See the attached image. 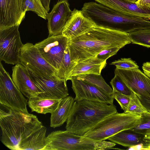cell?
Wrapping results in <instances>:
<instances>
[{
  "label": "cell",
  "instance_id": "12",
  "mask_svg": "<svg viewBox=\"0 0 150 150\" xmlns=\"http://www.w3.org/2000/svg\"><path fill=\"white\" fill-rule=\"evenodd\" d=\"M114 73L139 98L150 99V78L139 68L123 69L116 68Z\"/></svg>",
  "mask_w": 150,
  "mask_h": 150
},
{
  "label": "cell",
  "instance_id": "33",
  "mask_svg": "<svg viewBox=\"0 0 150 150\" xmlns=\"http://www.w3.org/2000/svg\"><path fill=\"white\" fill-rule=\"evenodd\" d=\"M128 150H150L149 146H146L143 143H140L129 147Z\"/></svg>",
  "mask_w": 150,
  "mask_h": 150
},
{
  "label": "cell",
  "instance_id": "2",
  "mask_svg": "<svg viewBox=\"0 0 150 150\" xmlns=\"http://www.w3.org/2000/svg\"><path fill=\"white\" fill-rule=\"evenodd\" d=\"M1 141L8 149L18 150L21 141L43 125L33 114L13 110L0 103Z\"/></svg>",
  "mask_w": 150,
  "mask_h": 150
},
{
  "label": "cell",
  "instance_id": "25",
  "mask_svg": "<svg viewBox=\"0 0 150 150\" xmlns=\"http://www.w3.org/2000/svg\"><path fill=\"white\" fill-rule=\"evenodd\" d=\"M77 63L72 61L68 46L65 51L60 67L57 71V76L67 81Z\"/></svg>",
  "mask_w": 150,
  "mask_h": 150
},
{
  "label": "cell",
  "instance_id": "19",
  "mask_svg": "<svg viewBox=\"0 0 150 150\" xmlns=\"http://www.w3.org/2000/svg\"><path fill=\"white\" fill-rule=\"evenodd\" d=\"M107 65L106 60H103L97 56L87 59L77 63L71 74L68 80L72 77L89 74H100L102 70Z\"/></svg>",
  "mask_w": 150,
  "mask_h": 150
},
{
  "label": "cell",
  "instance_id": "11",
  "mask_svg": "<svg viewBox=\"0 0 150 150\" xmlns=\"http://www.w3.org/2000/svg\"><path fill=\"white\" fill-rule=\"evenodd\" d=\"M27 69L32 80L42 92L38 97L61 99L69 95L65 80L59 77L52 78L39 75Z\"/></svg>",
  "mask_w": 150,
  "mask_h": 150
},
{
  "label": "cell",
  "instance_id": "40",
  "mask_svg": "<svg viewBox=\"0 0 150 150\" xmlns=\"http://www.w3.org/2000/svg\"><path fill=\"white\" fill-rule=\"evenodd\" d=\"M22 0V1H23L24 0Z\"/></svg>",
  "mask_w": 150,
  "mask_h": 150
},
{
  "label": "cell",
  "instance_id": "26",
  "mask_svg": "<svg viewBox=\"0 0 150 150\" xmlns=\"http://www.w3.org/2000/svg\"><path fill=\"white\" fill-rule=\"evenodd\" d=\"M128 33L132 43L150 47V27L138 29Z\"/></svg>",
  "mask_w": 150,
  "mask_h": 150
},
{
  "label": "cell",
  "instance_id": "30",
  "mask_svg": "<svg viewBox=\"0 0 150 150\" xmlns=\"http://www.w3.org/2000/svg\"><path fill=\"white\" fill-rule=\"evenodd\" d=\"M110 64L115 65L116 68L123 69H129L139 68L137 64L129 58H121L112 62Z\"/></svg>",
  "mask_w": 150,
  "mask_h": 150
},
{
  "label": "cell",
  "instance_id": "21",
  "mask_svg": "<svg viewBox=\"0 0 150 150\" xmlns=\"http://www.w3.org/2000/svg\"><path fill=\"white\" fill-rule=\"evenodd\" d=\"M46 131V127L43 125L33 132L21 141L18 150H43L45 145Z\"/></svg>",
  "mask_w": 150,
  "mask_h": 150
},
{
  "label": "cell",
  "instance_id": "39",
  "mask_svg": "<svg viewBox=\"0 0 150 150\" xmlns=\"http://www.w3.org/2000/svg\"><path fill=\"white\" fill-rule=\"evenodd\" d=\"M148 146H150V144H149Z\"/></svg>",
  "mask_w": 150,
  "mask_h": 150
},
{
  "label": "cell",
  "instance_id": "4",
  "mask_svg": "<svg viewBox=\"0 0 150 150\" xmlns=\"http://www.w3.org/2000/svg\"><path fill=\"white\" fill-rule=\"evenodd\" d=\"M96 26L129 33L143 28L144 19L129 16L99 3H85L81 10Z\"/></svg>",
  "mask_w": 150,
  "mask_h": 150
},
{
  "label": "cell",
  "instance_id": "17",
  "mask_svg": "<svg viewBox=\"0 0 150 150\" xmlns=\"http://www.w3.org/2000/svg\"><path fill=\"white\" fill-rule=\"evenodd\" d=\"M95 26L93 23L84 16L81 11L74 8L62 34L68 39L71 40L89 31Z\"/></svg>",
  "mask_w": 150,
  "mask_h": 150
},
{
  "label": "cell",
  "instance_id": "13",
  "mask_svg": "<svg viewBox=\"0 0 150 150\" xmlns=\"http://www.w3.org/2000/svg\"><path fill=\"white\" fill-rule=\"evenodd\" d=\"M72 88L75 93V101L85 100L113 104L112 95L104 92L97 86L88 82L79 80L75 76L71 78Z\"/></svg>",
  "mask_w": 150,
  "mask_h": 150
},
{
  "label": "cell",
  "instance_id": "29",
  "mask_svg": "<svg viewBox=\"0 0 150 150\" xmlns=\"http://www.w3.org/2000/svg\"><path fill=\"white\" fill-rule=\"evenodd\" d=\"M113 91H118L125 95L130 96L132 93L120 77L115 75L110 82Z\"/></svg>",
  "mask_w": 150,
  "mask_h": 150
},
{
  "label": "cell",
  "instance_id": "37",
  "mask_svg": "<svg viewBox=\"0 0 150 150\" xmlns=\"http://www.w3.org/2000/svg\"><path fill=\"white\" fill-rule=\"evenodd\" d=\"M46 9L49 12L50 10V0H40Z\"/></svg>",
  "mask_w": 150,
  "mask_h": 150
},
{
  "label": "cell",
  "instance_id": "28",
  "mask_svg": "<svg viewBox=\"0 0 150 150\" xmlns=\"http://www.w3.org/2000/svg\"><path fill=\"white\" fill-rule=\"evenodd\" d=\"M148 111L137 96L132 92L130 96L128 105L125 112L134 113L141 115Z\"/></svg>",
  "mask_w": 150,
  "mask_h": 150
},
{
  "label": "cell",
  "instance_id": "20",
  "mask_svg": "<svg viewBox=\"0 0 150 150\" xmlns=\"http://www.w3.org/2000/svg\"><path fill=\"white\" fill-rule=\"evenodd\" d=\"M75 100L71 96L62 99L57 108L51 113L50 126L52 128L59 127L67 121Z\"/></svg>",
  "mask_w": 150,
  "mask_h": 150
},
{
  "label": "cell",
  "instance_id": "31",
  "mask_svg": "<svg viewBox=\"0 0 150 150\" xmlns=\"http://www.w3.org/2000/svg\"><path fill=\"white\" fill-rule=\"evenodd\" d=\"M112 95L114 98L118 102L121 109L125 112L128 105L130 96L125 95L116 91H113Z\"/></svg>",
  "mask_w": 150,
  "mask_h": 150
},
{
  "label": "cell",
  "instance_id": "38",
  "mask_svg": "<svg viewBox=\"0 0 150 150\" xmlns=\"http://www.w3.org/2000/svg\"><path fill=\"white\" fill-rule=\"evenodd\" d=\"M125 1L133 3H135L137 0H125Z\"/></svg>",
  "mask_w": 150,
  "mask_h": 150
},
{
  "label": "cell",
  "instance_id": "15",
  "mask_svg": "<svg viewBox=\"0 0 150 150\" xmlns=\"http://www.w3.org/2000/svg\"><path fill=\"white\" fill-rule=\"evenodd\" d=\"M72 13L67 0H60L48 13V36L62 34L63 30L70 18Z\"/></svg>",
  "mask_w": 150,
  "mask_h": 150
},
{
  "label": "cell",
  "instance_id": "16",
  "mask_svg": "<svg viewBox=\"0 0 150 150\" xmlns=\"http://www.w3.org/2000/svg\"><path fill=\"white\" fill-rule=\"evenodd\" d=\"M13 81L17 88L28 99L37 97L41 91L32 80L27 68L18 63L12 68Z\"/></svg>",
  "mask_w": 150,
  "mask_h": 150
},
{
  "label": "cell",
  "instance_id": "7",
  "mask_svg": "<svg viewBox=\"0 0 150 150\" xmlns=\"http://www.w3.org/2000/svg\"><path fill=\"white\" fill-rule=\"evenodd\" d=\"M0 63V103L13 110L28 113V101Z\"/></svg>",
  "mask_w": 150,
  "mask_h": 150
},
{
  "label": "cell",
  "instance_id": "1",
  "mask_svg": "<svg viewBox=\"0 0 150 150\" xmlns=\"http://www.w3.org/2000/svg\"><path fill=\"white\" fill-rule=\"evenodd\" d=\"M131 42L128 33L95 26L85 33L69 40L68 47L71 61L77 63L96 56L105 49L123 47Z\"/></svg>",
  "mask_w": 150,
  "mask_h": 150
},
{
  "label": "cell",
  "instance_id": "22",
  "mask_svg": "<svg viewBox=\"0 0 150 150\" xmlns=\"http://www.w3.org/2000/svg\"><path fill=\"white\" fill-rule=\"evenodd\" d=\"M61 99L33 97L28 99V105L31 112L45 114L51 113L57 108Z\"/></svg>",
  "mask_w": 150,
  "mask_h": 150
},
{
  "label": "cell",
  "instance_id": "35",
  "mask_svg": "<svg viewBox=\"0 0 150 150\" xmlns=\"http://www.w3.org/2000/svg\"><path fill=\"white\" fill-rule=\"evenodd\" d=\"M144 73L150 78V62L144 63L142 66Z\"/></svg>",
  "mask_w": 150,
  "mask_h": 150
},
{
  "label": "cell",
  "instance_id": "14",
  "mask_svg": "<svg viewBox=\"0 0 150 150\" xmlns=\"http://www.w3.org/2000/svg\"><path fill=\"white\" fill-rule=\"evenodd\" d=\"M25 13L21 0H0V30L19 26Z\"/></svg>",
  "mask_w": 150,
  "mask_h": 150
},
{
  "label": "cell",
  "instance_id": "5",
  "mask_svg": "<svg viewBox=\"0 0 150 150\" xmlns=\"http://www.w3.org/2000/svg\"><path fill=\"white\" fill-rule=\"evenodd\" d=\"M115 144L105 141H97L67 131H53L45 138L43 150H103Z\"/></svg>",
  "mask_w": 150,
  "mask_h": 150
},
{
  "label": "cell",
  "instance_id": "8",
  "mask_svg": "<svg viewBox=\"0 0 150 150\" xmlns=\"http://www.w3.org/2000/svg\"><path fill=\"white\" fill-rule=\"evenodd\" d=\"M20 63L40 76L52 78L58 77L57 70L43 58L38 49L32 43L23 44L19 56Z\"/></svg>",
  "mask_w": 150,
  "mask_h": 150
},
{
  "label": "cell",
  "instance_id": "3",
  "mask_svg": "<svg viewBox=\"0 0 150 150\" xmlns=\"http://www.w3.org/2000/svg\"><path fill=\"white\" fill-rule=\"evenodd\" d=\"M117 112L114 104L85 100L75 101L66 121V130L82 136L104 118Z\"/></svg>",
  "mask_w": 150,
  "mask_h": 150
},
{
  "label": "cell",
  "instance_id": "10",
  "mask_svg": "<svg viewBox=\"0 0 150 150\" xmlns=\"http://www.w3.org/2000/svg\"><path fill=\"white\" fill-rule=\"evenodd\" d=\"M69 40L62 34L48 36L35 45L43 58L57 71L68 46Z\"/></svg>",
  "mask_w": 150,
  "mask_h": 150
},
{
  "label": "cell",
  "instance_id": "6",
  "mask_svg": "<svg viewBox=\"0 0 150 150\" xmlns=\"http://www.w3.org/2000/svg\"><path fill=\"white\" fill-rule=\"evenodd\" d=\"M141 115L134 113L117 112L100 121L83 135L97 141H101L122 131L129 130L139 124Z\"/></svg>",
  "mask_w": 150,
  "mask_h": 150
},
{
  "label": "cell",
  "instance_id": "9",
  "mask_svg": "<svg viewBox=\"0 0 150 150\" xmlns=\"http://www.w3.org/2000/svg\"><path fill=\"white\" fill-rule=\"evenodd\" d=\"M18 26L0 30V60L13 65L20 63V51L23 44Z\"/></svg>",
  "mask_w": 150,
  "mask_h": 150
},
{
  "label": "cell",
  "instance_id": "23",
  "mask_svg": "<svg viewBox=\"0 0 150 150\" xmlns=\"http://www.w3.org/2000/svg\"><path fill=\"white\" fill-rule=\"evenodd\" d=\"M120 132L108 139L111 142L120 144L125 147H129L137 144L143 143V136L134 132L126 131Z\"/></svg>",
  "mask_w": 150,
  "mask_h": 150
},
{
  "label": "cell",
  "instance_id": "27",
  "mask_svg": "<svg viewBox=\"0 0 150 150\" xmlns=\"http://www.w3.org/2000/svg\"><path fill=\"white\" fill-rule=\"evenodd\" d=\"M130 131L146 137L150 135V112L148 111L141 115L140 123Z\"/></svg>",
  "mask_w": 150,
  "mask_h": 150
},
{
  "label": "cell",
  "instance_id": "18",
  "mask_svg": "<svg viewBox=\"0 0 150 150\" xmlns=\"http://www.w3.org/2000/svg\"><path fill=\"white\" fill-rule=\"evenodd\" d=\"M127 16L150 20V8H142L136 3L125 0H95Z\"/></svg>",
  "mask_w": 150,
  "mask_h": 150
},
{
  "label": "cell",
  "instance_id": "34",
  "mask_svg": "<svg viewBox=\"0 0 150 150\" xmlns=\"http://www.w3.org/2000/svg\"><path fill=\"white\" fill-rule=\"evenodd\" d=\"M135 3L140 7L150 8V0H137Z\"/></svg>",
  "mask_w": 150,
  "mask_h": 150
},
{
  "label": "cell",
  "instance_id": "32",
  "mask_svg": "<svg viewBox=\"0 0 150 150\" xmlns=\"http://www.w3.org/2000/svg\"><path fill=\"white\" fill-rule=\"evenodd\" d=\"M122 48L120 47H116L105 49L100 52L96 56L101 60H106L109 58L116 54Z\"/></svg>",
  "mask_w": 150,
  "mask_h": 150
},
{
  "label": "cell",
  "instance_id": "24",
  "mask_svg": "<svg viewBox=\"0 0 150 150\" xmlns=\"http://www.w3.org/2000/svg\"><path fill=\"white\" fill-rule=\"evenodd\" d=\"M75 76L77 79L93 84L106 93L112 95L113 90L105 82L101 74H89Z\"/></svg>",
  "mask_w": 150,
  "mask_h": 150
},
{
  "label": "cell",
  "instance_id": "36",
  "mask_svg": "<svg viewBox=\"0 0 150 150\" xmlns=\"http://www.w3.org/2000/svg\"><path fill=\"white\" fill-rule=\"evenodd\" d=\"M139 98L143 105L146 108L148 111L150 112V99L145 98L141 97H140Z\"/></svg>",
  "mask_w": 150,
  "mask_h": 150
}]
</instances>
